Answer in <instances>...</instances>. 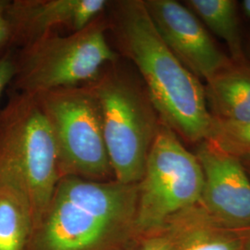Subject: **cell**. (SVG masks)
<instances>
[{
	"mask_svg": "<svg viewBox=\"0 0 250 250\" xmlns=\"http://www.w3.org/2000/svg\"><path fill=\"white\" fill-rule=\"evenodd\" d=\"M105 13L114 49L139 72L161 123L187 143L207 139L212 117L204 85L164 43L144 0L108 1Z\"/></svg>",
	"mask_w": 250,
	"mask_h": 250,
	"instance_id": "1",
	"label": "cell"
},
{
	"mask_svg": "<svg viewBox=\"0 0 250 250\" xmlns=\"http://www.w3.org/2000/svg\"><path fill=\"white\" fill-rule=\"evenodd\" d=\"M137 184L63 176L25 250H114L135 227Z\"/></svg>",
	"mask_w": 250,
	"mask_h": 250,
	"instance_id": "2",
	"label": "cell"
},
{
	"mask_svg": "<svg viewBox=\"0 0 250 250\" xmlns=\"http://www.w3.org/2000/svg\"><path fill=\"white\" fill-rule=\"evenodd\" d=\"M99 100L107 154L114 179L138 184L161 125L143 82L123 65H106L87 83Z\"/></svg>",
	"mask_w": 250,
	"mask_h": 250,
	"instance_id": "3",
	"label": "cell"
},
{
	"mask_svg": "<svg viewBox=\"0 0 250 250\" xmlns=\"http://www.w3.org/2000/svg\"><path fill=\"white\" fill-rule=\"evenodd\" d=\"M105 11L80 31L63 36L52 33L20 48L11 83L14 92L36 97L83 85L120 60L108 42Z\"/></svg>",
	"mask_w": 250,
	"mask_h": 250,
	"instance_id": "4",
	"label": "cell"
},
{
	"mask_svg": "<svg viewBox=\"0 0 250 250\" xmlns=\"http://www.w3.org/2000/svg\"><path fill=\"white\" fill-rule=\"evenodd\" d=\"M0 161L22 182L34 231L62 178L53 132L36 97L14 92L0 110Z\"/></svg>",
	"mask_w": 250,
	"mask_h": 250,
	"instance_id": "5",
	"label": "cell"
},
{
	"mask_svg": "<svg viewBox=\"0 0 250 250\" xmlns=\"http://www.w3.org/2000/svg\"><path fill=\"white\" fill-rule=\"evenodd\" d=\"M51 126L62 177L115 180L99 100L87 83L36 96Z\"/></svg>",
	"mask_w": 250,
	"mask_h": 250,
	"instance_id": "6",
	"label": "cell"
},
{
	"mask_svg": "<svg viewBox=\"0 0 250 250\" xmlns=\"http://www.w3.org/2000/svg\"><path fill=\"white\" fill-rule=\"evenodd\" d=\"M203 184L195 153L161 122L137 184L135 227L148 231L164 226L174 216L199 204Z\"/></svg>",
	"mask_w": 250,
	"mask_h": 250,
	"instance_id": "7",
	"label": "cell"
},
{
	"mask_svg": "<svg viewBox=\"0 0 250 250\" xmlns=\"http://www.w3.org/2000/svg\"><path fill=\"white\" fill-rule=\"evenodd\" d=\"M196 146L204 178L199 205L227 228H250V177L241 161L208 140Z\"/></svg>",
	"mask_w": 250,
	"mask_h": 250,
	"instance_id": "8",
	"label": "cell"
},
{
	"mask_svg": "<svg viewBox=\"0 0 250 250\" xmlns=\"http://www.w3.org/2000/svg\"><path fill=\"white\" fill-rule=\"evenodd\" d=\"M151 21L170 51L198 80H208L231 62L196 14L175 0H144Z\"/></svg>",
	"mask_w": 250,
	"mask_h": 250,
	"instance_id": "9",
	"label": "cell"
},
{
	"mask_svg": "<svg viewBox=\"0 0 250 250\" xmlns=\"http://www.w3.org/2000/svg\"><path fill=\"white\" fill-rule=\"evenodd\" d=\"M107 0H13L8 16L13 46L20 48L58 32L59 28L80 31L100 16Z\"/></svg>",
	"mask_w": 250,
	"mask_h": 250,
	"instance_id": "10",
	"label": "cell"
},
{
	"mask_svg": "<svg viewBox=\"0 0 250 250\" xmlns=\"http://www.w3.org/2000/svg\"><path fill=\"white\" fill-rule=\"evenodd\" d=\"M206 103L213 119L250 122V63L248 60L227 64L206 81Z\"/></svg>",
	"mask_w": 250,
	"mask_h": 250,
	"instance_id": "11",
	"label": "cell"
},
{
	"mask_svg": "<svg viewBox=\"0 0 250 250\" xmlns=\"http://www.w3.org/2000/svg\"><path fill=\"white\" fill-rule=\"evenodd\" d=\"M33 232V218L22 182L0 161V250H25Z\"/></svg>",
	"mask_w": 250,
	"mask_h": 250,
	"instance_id": "12",
	"label": "cell"
},
{
	"mask_svg": "<svg viewBox=\"0 0 250 250\" xmlns=\"http://www.w3.org/2000/svg\"><path fill=\"white\" fill-rule=\"evenodd\" d=\"M171 219L185 226L168 237L171 250H243L247 236L216 223L197 204Z\"/></svg>",
	"mask_w": 250,
	"mask_h": 250,
	"instance_id": "13",
	"label": "cell"
},
{
	"mask_svg": "<svg viewBox=\"0 0 250 250\" xmlns=\"http://www.w3.org/2000/svg\"><path fill=\"white\" fill-rule=\"evenodd\" d=\"M185 5L191 9L214 35L224 40L233 62L247 60L242 40L237 12L233 0H188Z\"/></svg>",
	"mask_w": 250,
	"mask_h": 250,
	"instance_id": "14",
	"label": "cell"
},
{
	"mask_svg": "<svg viewBox=\"0 0 250 250\" xmlns=\"http://www.w3.org/2000/svg\"><path fill=\"white\" fill-rule=\"evenodd\" d=\"M205 140L238 159L250 156V122L232 123L212 118Z\"/></svg>",
	"mask_w": 250,
	"mask_h": 250,
	"instance_id": "15",
	"label": "cell"
},
{
	"mask_svg": "<svg viewBox=\"0 0 250 250\" xmlns=\"http://www.w3.org/2000/svg\"><path fill=\"white\" fill-rule=\"evenodd\" d=\"M9 5V0H0V58L14 49L12 31L8 16Z\"/></svg>",
	"mask_w": 250,
	"mask_h": 250,
	"instance_id": "16",
	"label": "cell"
},
{
	"mask_svg": "<svg viewBox=\"0 0 250 250\" xmlns=\"http://www.w3.org/2000/svg\"><path fill=\"white\" fill-rule=\"evenodd\" d=\"M16 72V52L11 49L0 58V98L4 90L11 84Z\"/></svg>",
	"mask_w": 250,
	"mask_h": 250,
	"instance_id": "17",
	"label": "cell"
},
{
	"mask_svg": "<svg viewBox=\"0 0 250 250\" xmlns=\"http://www.w3.org/2000/svg\"><path fill=\"white\" fill-rule=\"evenodd\" d=\"M139 250H171V246L167 236H157L145 242Z\"/></svg>",
	"mask_w": 250,
	"mask_h": 250,
	"instance_id": "18",
	"label": "cell"
},
{
	"mask_svg": "<svg viewBox=\"0 0 250 250\" xmlns=\"http://www.w3.org/2000/svg\"><path fill=\"white\" fill-rule=\"evenodd\" d=\"M239 160L241 161L245 170H247V172H248V174H249V176L250 177V156L242 158V159H239Z\"/></svg>",
	"mask_w": 250,
	"mask_h": 250,
	"instance_id": "19",
	"label": "cell"
},
{
	"mask_svg": "<svg viewBox=\"0 0 250 250\" xmlns=\"http://www.w3.org/2000/svg\"><path fill=\"white\" fill-rule=\"evenodd\" d=\"M242 7L246 15L250 19V0H245L242 2Z\"/></svg>",
	"mask_w": 250,
	"mask_h": 250,
	"instance_id": "20",
	"label": "cell"
},
{
	"mask_svg": "<svg viewBox=\"0 0 250 250\" xmlns=\"http://www.w3.org/2000/svg\"><path fill=\"white\" fill-rule=\"evenodd\" d=\"M243 250H250V235L247 236L243 247Z\"/></svg>",
	"mask_w": 250,
	"mask_h": 250,
	"instance_id": "21",
	"label": "cell"
}]
</instances>
